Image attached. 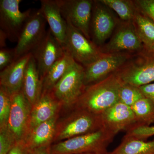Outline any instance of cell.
Here are the masks:
<instances>
[{
	"instance_id": "cell-1",
	"label": "cell",
	"mask_w": 154,
	"mask_h": 154,
	"mask_svg": "<svg viewBox=\"0 0 154 154\" xmlns=\"http://www.w3.org/2000/svg\"><path fill=\"white\" fill-rule=\"evenodd\" d=\"M122 84L120 79L113 73L98 82L86 86L74 105L75 108L101 115L119 102Z\"/></svg>"
},
{
	"instance_id": "cell-34",
	"label": "cell",
	"mask_w": 154,
	"mask_h": 154,
	"mask_svg": "<svg viewBox=\"0 0 154 154\" xmlns=\"http://www.w3.org/2000/svg\"><path fill=\"white\" fill-rule=\"evenodd\" d=\"M51 146L33 149L30 150L29 154H51Z\"/></svg>"
},
{
	"instance_id": "cell-32",
	"label": "cell",
	"mask_w": 154,
	"mask_h": 154,
	"mask_svg": "<svg viewBox=\"0 0 154 154\" xmlns=\"http://www.w3.org/2000/svg\"><path fill=\"white\" fill-rule=\"evenodd\" d=\"M30 150L24 140L17 142L8 154H29Z\"/></svg>"
},
{
	"instance_id": "cell-21",
	"label": "cell",
	"mask_w": 154,
	"mask_h": 154,
	"mask_svg": "<svg viewBox=\"0 0 154 154\" xmlns=\"http://www.w3.org/2000/svg\"><path fill=\"white\" fill-rule=\"evenodd\" d=\"M132 22L144 47L154 51V21L136 8Z\"/></svg>"
},
{
	"instance_id": "cell-19",
	"label": "cell",
	"mask_w": 154,
	"mask_h": 154,
	"mask_svg": "<svg viewBox=\"0 0 154 154\" xmlns=\"http://www.w3.org/2000/svg\"><path fill=\"white\" fill-rule=\"evenodd\" d=\"M58 116L38 125L29 132L24 141L30 150L51 146L55 135Z\"/></svg>"
},
{
	"instance_id": "cell-25",
	"label": "cell",
	"mask_w": 154,
	"mask_h": 154,
	"mask_svg": "<svg viewBox=\"0 0 154 154\" xmlns=\"http://www.w3.org/2000/svg\"><path fill=\"white\" fill-rule=\"evenodd\" d=\"M100 2L113 10L123 22H132L136 7L133 1L100 0Z\"/></svg>"
},
{
	"instance_id": "cell-17",
	"label": "cell",
	"mask_w": 154,
	"mask_h": 154,
	"mask_svg": "<svg viewBox=\"0 0 154 154\" xmlns=\"http://www.w3.org/2000/svg\"><path fill=\"white\" fill-rule=\"evenodd\" d=\"M61 106L51 92L42 93L38 102L32 107L28 133L38 125L57 115Z\"/></svg>"
},
{
	"instance_id": "cell-20",
	"label": "cell",
	"mask_w": 154,
	"mask_h": 154,
	"mask_svg": "<svg viewBox=\"0 0 154 154\" xmlns=\"http://www.w3.org/2000/svg\"><path fill=\"white\" fill-rule=\"evenodd\" d=\"M22 90L31 107L38 102L42 95V80L33 55L25 69Z\"/></svg>"
},
{
	"instance_id": "cell-24",
	"label": "cell",
	"mask_w": 154,
	"mask_h": 154,
	"mask_svg": "<svg viewBox=\"0 0 154 154\" xmlns=\"http://www.w3.org/2000/svg\"><path fill=\"white\" fill-rule=\"evenodd\" d=\"M131 108L136 119L135 127L149 126L154 123V104L150 100L144 97L135 103Z\"/></svg>"
},
{
	"instance_id": "cell-35",
	"label": "cell",
	"mask_w": 154,
	"mask_h": 154,
	"mask_svg": "<svg viewBox=\"0 0 154 154\" xmlns=\"http://www.w3.org/2000/svg\"><path fill=\"white\" fill-rule=\"evenodd\" d=\"M8 37L3 30H0V48H5L6 46V40Z\"/></svg>"
},
{
	"instance_id": "cell-3",
	"label": "cell",
	"mask_w": 154,
	"mask_h": 154,
	"mask_svg": "<svg viewBox=\"0 0 154 154\" xmlns=\"http://www.w3.org/2000/svg\"><path fill=\"white\" fill-rule=\"evenodd\" d=\"M114 73L122 82L137 87L154 82V51L144 47Z\"/></svg>"
},
{
	"instance_id": "cell-29",
	"label": "cell",
	"mask_w": 154,
	"mask_h": 154,
	"mask_svg": "<svg viewBox=\"0 0 154 154\" xmlns=\"http://www.w3.org/2000/svg\"><path fill=\"white\" fill-rule=\"evenodd\" d=\"M125 136L146 140L149 137L154 136V125L135 127L126 131Z\"/></svg>"
},
{
	"instance_id": "cell-28",
	"label": "cell",
	"mask_w": 154,
	"mask_h": 154,
	"mask_svg": "<svg viewBox=\"0 0 154 154\" xmlns=\"http://www.w3.org/2000/svg\"><path fill=\"white\" fill-rule=\"evenodd\" d=\"M17 142L8 127L0 129V154H8Z\"/></svg>"
},
{
	"instance_id": "cell-16",
	"label": "cell",
	"mask_w": 154,
	"mask_h": 154,
	"mask_svg": "<svg viewBox=\"0 0 154 154\" xmlns=\"http://www.w3.org/2000/svg\"><path fill=\"white\" fill-rule=\"evenodd\" d=\"M40 3L41 8L38 10L49 25L51 32L64 47L67 24L56 0H41Z\"/></svg>"
},
{
	"instance_id": "cell-13",
	"label": "cell",
	"mask_w": 154,
	"mask_h": 154,
	"mask_svg": "<svg viewBox=\"0 0 154 154\" xmlns=\"http://www.w3.org/2000/svg\"><path fill=\"white\" fill-rule=\"evenodd\" d=\"M107 7L99 1H94L91 25V40L99 48L105 45L115 30L116 20Z\"/></svg>"
},
{
	"instance_id": "cell-7",
	"label": "cell",
	"mask_w": 154,
	"mask_h": 154,
	"mask_svg": "<svg viewBox=\"0 0 154 154\" xmlns=\"http://www.w3.org/2000/svg\"><path fill=\"white\" fill-rule=\"evenodd\" d=\"M21 0L0 1V30L11 42H17L24 26L32 14V9L22 12Z\"/></svg>"
},
{
	"instance_id": "cell-15",
	"label": "cell",
	"mask_w": 154,
	"mask_h": 154,
	"mask_svg": "<svg viewBox=\"0 0 154 154\" xmlns=\"http://www.w3.org/2000/svg\"><path fill=\"white\" fill-rule=\"evenodd\" d=\"M102 127L116 135L136 126L135 116L131 107L118 102L100 115Z\"/></svg>"
},
{
	"instance_id": "cell-18",
	"label": "cell",
	"mask_w": 154,
	"mask_h": 154,
	"mask_svg": "<svg viewBox=\"0 0 154 154\" xmlns=\"http://www.w3.org/2000/svg\"><path fill=\"white\" fill-rule=\"evenodd\" d=\"M30 52L16 60L0 72V86L13 94L22 90L25 69L31 57Z\"/></svg>"
},
{
	"instance_id": "cell-26",
	"label": "cell",
	"mask_w": 154,
	"mask_h": 154,
	"mask_svg": "<svg viewBox=\"0 0 154 154\" xmlns=\"http://www.w3.org/2000/svg\"><path fill=\"white\" fill-rule=\"evenodd\" d=\"M144 98L139 87L122 82L119 89V102L131 107L140 99Z\"/></svg>"
},
{
	"instance_id": "cell-12",
	"label": "cell",
	"mask_w": 154,
	"mask_h": 154,
	"mask_svg": "<svg viewBox=\"0 0 154 154\" xmlns=\"http://www.w3.org/2000/svg\"><path fill=\"white\" fill-rule=\"evenodd\" d=\"M11 100L8 128L17 142L25 140L28 134L32 107L22 90L12 94Z\"/></svg>"
},
{
	"instance_id": "cell-27",
	"label": "cell",
	"mask_w": 154,
	"mask_h": 154,
	"mask_svg": "<svg viewBox=\"0 0 154 154\" xmlns=\"http://www.w3.org/2000/svg\"><path fill=\"white\" fill-rule=\"evenodd\" d=\"M11 96L7 89L0 86V129L8 127L12 106Z\"/></svg>"
},
{
	"instance_id": "cell-23",
	"label": "cell",
	"mask_w": 154,
	"mask_h": 154,
	"mask_svg": "<svg viewBox=\"0 0 154 154\" xmlns=\"http://www.w3.org/2000/svg\"><path fill=\"white\" fill-rule=\"evenodd\" d=\"M108 154H154V140L147 141L124 136L119 145Z\"/></svg>"
},
{
	"instance_id": "cell-4",
	"label": "cell",
	"mask_w": 154,
	"mask_h": 154,
	"mask_svg": "<svg viewBox=\"0 0 154 154\" xmlns=\"http://www.w3.org/2000/svg\"><path fill=\"white\" fill-rule=\"evenodd\" d=\"M102 127L100 115L84 109L75 108L69 115L57 123L53 142L57 143L95 132Z\"/></svg>"
},
{
	"instance_id": "cell-2",
	"label": "cell",
	"mask_w": 154,
	"mask_h": 154,
	"mask_svg": "<svg viewBox=\"0 0 154 154\" xmlns=\"http://www.w3.org/2000/svg\"><path fill=\"white\" fill-rule=\"evenodd\" d=\"M116 135L102 127L87 134L78 136L51 146V154H108L107 149Z\"/></svg>"
},
{
	"instance_id": "cell-9",
	"label": "cell",
	"mask_w": 154,
	"mask_h": 154,
	"mask_svg": "<svg viewBox=\"0 0 154 154\" xmlns=\"http://www.w3.org/2000/svg\"><path fill=\"white\" fill-rule=\"evenodd\" d=\"M133 54L128 52L103 53L94 62L84 67L85 86L98 82L114 73Z\"/></svg>"
},
{
	"instance_id": "cell-33",
	"label": "cell",
	"mask_w": 154,
	"mask_h": 154,
	"mask_svg": "<svg viewBox=\"0 0 154 154\" xmlns=\"http://www.w3.org/2000/svg\"><path fill=\"white\" fill-rule=\"evenodd\" d=\"M145 98L150 100L154 104V82L139 87Z\"/></svg>"
},
{
	"instance_id": "cell-31",
	"label": "cell",
	"mask_w": 154,
	"mask_h": 154,
	"mask_svg": "<svg viewBox=\"0 0 154 154\" xmlns=\"http://www.w3.org/2000/svg\"><path fill=\"white\" fill-rule=\"evenodd\" d=\"M133 1L136 8L151 18L154 22V0H136Z\"/></svg>"
},
{
	"instance_id": "cell-11",
	"label": "cell",
	"mask_w": 154,
	"mask_h": 154,
	"mask_svg": "<svg viewBox=\"0 0 154 154\" xmlns=\"http://www.w3.org/2000/svg\"><path fill=\"white\" fill-rule=\"evenodd\" d=\"M116 29L109 41L100 48L102 53H135L143 49V45L137 33L132 22L122 21Z\"/></svg>"
},
{
	"instance_id": "cell-36",
	"label": "cell",
	"mask_w": 154,
	"mask_h": 154,
	"mask_svg": "<svg viewBox=\"0 0 154 154\" xmlns=\"http://www.w3.org/2000/svg\"><path fill=\"white\" fill-rule=\"evenodd\" d=\"M96 154L88 153V154Z\"/></svg>"
},
{
	"instance_id": "cell-6",
	"label": "cell",
	"mask_w": 154,
	"mask_h": 154,
	"mask_svg": "<svg viewBox=\"0 0 154 154\" xmlns=\"http://www.w3.org/2000/svg\"><path fill=\"white\" fill-rule=\"evenodd\" d=\"M64 48L77 63L87 66L103 54L100 48L69 22Z\"/></svg>"
},
{
	"instance_id": "cell-14",
	"label": "cell",
	"mask_w": 154,
	"mask_h": 154,
	"mask_svg": "<svg viewBox=\"0 0 154 154\" xmlns=\"http://www.w3.org/2000/svg\"><path fill=\"white\" fill-rule=\"evenodd\" d=\"M65 52V50L60 42L49 29L48 30L41 43L31 52L42 81L49 69Z\"/></svg>"
},
{
	"instance_id": "cell-10",
	"label": "cell",
	"mask_w": 154,
	"mask_h": 154,
	"mask_svg": "<svg viewBox=\"0 0 154 154\" xmlns=\"http://www.w3.org/2000/svg\"><path fill=\"white\" fill-rule=\"evenodd\" d=\"M46 22L39 10L32 14L22 29L16 47V60L32 52L46 35Z\"/></svg>"
},
{
	"instance_id": "cell-8",
	"label": "cell",
	"mask_w": 154,
	"mask_h": 154,
	"mask_svg": "<svg viewBox=\"0 0 154 154\" xmlns=\"http://www.w3.org/2000/svg\"><path fill=\"white\" fill-rule=\"evenodd\" d=\"M63 17L91 40L90 25L94 1L56 0Z\"/></svg>"
},
{
	"instance_id": "cell-22",
	"label": "cell",
	"mask_w": 154,
	"mask_h": 154,
	"mask_svg": "<svg viewBox=\"0 0 154 154\" xmlns=\"http://www.w3.org/2000/svg\"><path fill=\"white\" fill-rule=\"evenodd\" d=\"M75 62L65 51L64 54L49 69L42 80V93L50 92L68 70Z\"/></svg>"
},
{
	"instance_id": "cell-30",
	"label": "cell",
	"mask_w": 154,
	"mask_h": 154,
	"mask_svg": "<svg viewBox=\"0 0 154 154\" xmlns=\"http://www.w3.org/2000/svg\"><path fill=\"white\" fill-rule=\"evenodd\" d=\"M16 60L15 48L0 50V70H3Z\"/></svg>"
},
{
	"instance_id": "cell-5",
	"label": "cell",
	"mask_w": 154,
	"mask_h": 154,
	"mask_svg": "<svg viewBox=\"0 0 154 154\" xmlns=\"http://www.w3.org/2000/svg\"><path fill=\"white\" fill-rule=\"evenodd\" d=\"M84 74V67L75 62L50 91L62 105L74 106L86 87Z\"/></svg>"
}]
</instances>
